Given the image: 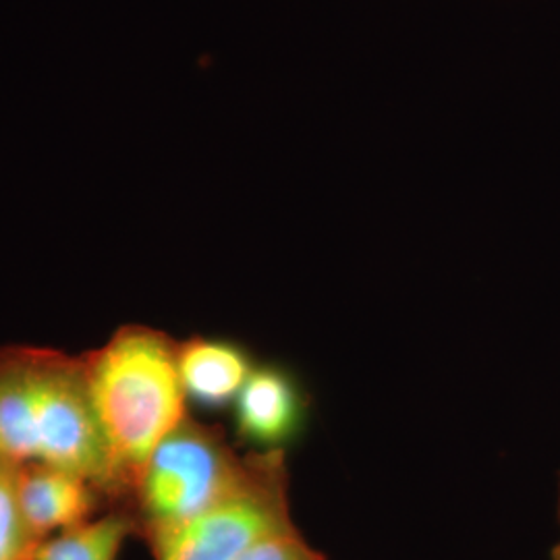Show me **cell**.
<instances>
[{
	"label": "cell",
	"instance_id": "6da1fadb",
	"mask_svg": "<svg viewBox=\"0 0 560 560\" xmlns=\"http://www.w3.org/2000/svg\"><path fill=\"white\" fill-rule=\"evenodd\" d=\"M0 457L69 469L113 509L122 506L125 492L94 407L85 355L0 347Z\"/></svg>",
	"mask_w": 560,
	"mask_h": 560
},
{
	"label": "cell",
	"instance_id": "7a4b0ae2",
	"mask_svg": "<svg viewBox=\"0 0 560 560\" xmlns=\"http://www.w3.org/2000/svg\"><path fill=\"white\" fill-rule=\"evenodd\" d=\"M92 399L129 501L143 465L187 418L179 342L148 326H122L85 353Z\"/></svg>",
	"mask_w": 560,
	"mask_h": 560
},
{
	"label": "cell",
	"instance_id": "3957f363",
	"mask_svg": "<svg viewBox=\"0 0 560 560\" xmlns=\"http://www.w3.org/2000/svg\"><path fill=\"white\" fill-rule=\"evenodd\" d=\"M247 465L221 428L185 418L156 446L133 486L127 509L138 536L152 541L194 520L224 497Z\"/></svg>",
	"mask_w": 560,
	"mask_h": 560
},
{
	"label": "cell",
	"instance_id": "277c9868",
	"mask_svg": "<svg viewBox=\"0 0 560 560\" xmlns=\"http://www.w3.org/2000/svg\"><path fill=\"white\" fill-rule=\"evenodd\" d=\"M293 527L287 459L268 448L247 453L243 476L219 501L148 544L156 560H241Z\"/></svg>",
	"mask_w": 560,
	"mask_h": 560
},
{
	"label": "cell",
	"instance_id": "5b68a950",
	"mask_svg": "<svg viewBox=\"0 0 560 560\" xmlns=\"http://www.w3.org/2000/svg\"><path fill=\"white\" fill-rule=\"evenodd\" d=\"M104 499L78 474L50 463L32 460L21 469V506L44 540L55 529H69L92 520Z\"/></svg>",
	"mask_w": 560,
	"mask_h": 560
},
{
	"label": "cell",
	"instance_id": "8992f818",
	"mask_svg": "<svg viewBox=\"0 0 560 560\" xmlns=\"http://www.w3.org/2000/svg\"><path fill=\"white\" fill-rule=\"evenodd\" d=\"M235 400L241 436L264 446L284 441L300 420L298 390L275 368L254 370Z\"/></svg>",
	"mask_w": 560,
	"mask_h": 560
},
{
	"label": "cell",
	"instance_id": "52a82bcc",
	"mask_svg": "<svg viewBox=\"0 0 560 560\" xmlns=\"http://www.w3.org/2000/svg\"><path fill=\"white\" fill-rule=\"evenodd\" d=\"M254 368L235 345L196 339L179 342V374L189 397L203 405H224L237 399Z\"/></svg>",
	"mask_w": 560,
	"mask_h": 560
},
{
	"label": "cell",
	"instance_id": "ba28073f",
	"mask_svg": "<svg viewBox=\"0 0 560 560\" xmlns=\"http://www.w3.org/2000/svg\"><path fill=\"white\" fill-rule=\"evenodd\" d=\"M138 536L136 521L122 506H115L101 520H88L46 538L34 560H117L122 541Z\"/></svg>",
	"mask_w": 560,
	"mask_h": 560
},
{
	"label": "cell",
	"instance_id": "9c48e42d",
	"mask_svg": "<svg viewBox=\"0 0 560 560\" xmlns=\"http://www.w3.org/2000/svg\"><path fill=\"white\" fill-rule=\"evenodd\" d=\"M23 463L0 457V560H34L44 538L21 506Z\"/></svg>",
	"mask_w": 560,
	"mask_h": 560
},
{
	"label": "cell",
	"instance_id": "30bf717a",
	"mask_svg": "<svg viewBox=\"0 0 560 560\" xmlns=\"http://www.w3.org/2000/svg\"><path fill=\"white\" fill-rule=\"evenodd\" d=\"M241 560H328L303 540L298 527L277 534L258 544Z\"/></svg>",
	"mask_w": 560,
	"mask_h": 560
},
{
	"label": "cell",
	"instance_id": "8fae6325",
	"mask_svg": "<svg viewBox=\"0 0 560 560\" xmlns=\"http://www.w3.org/2000/svg\"><path fill=\"white\" fill-rule=\"evenodd\" d=\"M559 525H560V481H559ZM550 560H560V538L555 546H552V552H550Z\"/></svg>",
	"mask_w": 560,
	"mask_h": 560
}]
</instances>
